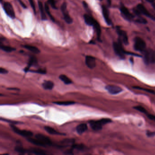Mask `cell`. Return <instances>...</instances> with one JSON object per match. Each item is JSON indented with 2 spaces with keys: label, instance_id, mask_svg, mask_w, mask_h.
Listing matches in <instances>:
<instances>
[{
  "label": "cell",
  "instance_id": "3",
  "mask_svg": "<svg viewBox=\"0 0 155 155\" xmlns=\"http://www.w3.org/2000/svg\"><path fill=\"white\" fill-rule=\"evenodd\" d=\"M144 61L146 64L153 63L155 62V53L152 50H146L144 53Z\"/></svg>",
  "mask_w": 155,
  "mask_h": 155
},
{
  "label": "cell",
  "instance_id": "25",
  "mask_svg": "<svg viewBox=\"0 0 155 155\" xmlns=\"http://www.w3.org/2000/svg\"><path fill=\"white\" fill-rule=\"evenodd\" d=\"M45 7V11H46V13L47 14V15L50 17V19L53 21H55V19L53 17V16L51 15V14L50 12V9H49V5H48L47 3H45V7Z\"/></svg>",
  "mask_w": 155,
  "mask_h": 155
},
{
  "label": "cell",
  "instance_id": "31",
  "mask_svg": "<svg viewBox=\"0 0 155 155\" xmlns=\"http://www.w3.org/2000/svg\"><path fill=\"white\" fill-rule=\"evenodd\" d=\"M133 88L135 89H138V90H143L144 91H146V92H148L149 93H150L154 94L155 92L152 91V90H151L150 89H146V88H141L140 87H133Z\"/></svg>",
  "mask_w": 155,
  "mask_h": 155
},
{
  "label": "cell",
  "instance_id": "38",
  "mask_svg": "<svg viewBox=\"0 0 155 155\" xmlns=\"http://www.w3.org/2000/svg\"><path fill=\"white\" fill-rule=\"evenodd\" d=\"M32 72H36V73H40V74H45L46 73V71L44 70H37V71H33Z\"/></svg>",
  "mask_w": 155,
  "mask_h": 155
},
{
  "label": "cell",
  "instance_id": "29",
  "mask_svg": "<svg viewBox=\"0 0 155 155\" xmlns=\"http://www.w3.org/2000/svg\"><path fill=\"white\" fill-rule=\"evenodd\" d=\"M134 108L136 110H137V111H138L140 112H141L142 113L147 114V111H146V110L143 107H142L141 106H136V107H134Z\"/></svg>",
  "mask_w": 155,
  "mask_h": 155
},
{
  "label": "cell",
  "instance_id": "5",
  "mask_svg": "<svg viewBox=\"0 0 155 155\" xmlns=\"http://www.w3.org/2000/svg\"><path fill=\"white\" fill-rule=\"evenodd\" d=\"M3 9L5 12L12 19L15 18V13L14 8L12 4L8 2H6L3 4Z\"/></svg>",
  "mask_w": 155,
  "mask_h": 155
},
{
  "label": "cell",
  "instance_id": "14",
  "mask_svg": "<svg viewBox=\"0 0 155 155\" xmlns=\"http://www.w3.org/2000/svg\"><path fill=\"white\" fill-rule=\"evenodd\" d=\"M121 12L124 17L128 20H131L132 19V18H133V16H132V14H131L128 10L125 7H121Z\"/></svg>",
  "mask_w": 155,
  "mask_h": 155
},
{
  "label": "cell",
  "instance_id": "36",
  "mask_svg": "<svg viewBox=\"0 0 155 155\" xmlns=\"http://www.w3.org/2000/svg\"><path fill=\"white\" fill-rule=\"evenodd\" d=\"M146 135L149 137H154L155 136V132H151L148 131L146 132Z\"/></svg>",
  "mask_w": 155,
  "mask_h": 155
},
{
  "label": "cell",
  "instance_id": "1",
  "mask_svg": "<svg viewBox=\"0 0 155 155\" xmlns=\"http://www.w3.org/2000/svg\"><path fill=\"white\" fill-rule=\"evenodd\" d=\"M112 121L110 119L104 118L98 121H90V125L92 129L95 131L100 130L102 128V126Z\"/></svg>",
  "mask_w": 155,
  "mask_h": 155
},
{
  "label": "cell",
  "instance_id": "7",
  "mask_svg": "<svg viewBox=\"0 0 155 155\" xmlns=\"http://www.w3.org/2000/svg\"><path fill=\"white\" fill-rule=\"evenodd\" d=\"M66 8L67 7H66V3H63L61 6V10L64 16V20L66 21V23L68 24H71L72 23L73 21L71 16H70L68 12L66 9Z\"/></svg>",
  "mask_w": 155,
  "mask_h": 155
},
{
  "label": "cell",
  "instance_id": "15",
  "mask_svg": "<svg viewBox=\"0 0 155 155\" xmlns=\"http://www.w3.org/2000/svg\"><path fill=\"white\" fill-rule=\"evenodd\" d=\"M84 18L86 23L87 25L90 26L93 25L94 23L96 22V20H95L92 17L87 14H85L84 16Z\"/></svg>",
  "mask_w": 155,
  "mask_h": 155
},
{
  "label": "cell",
  "instance_id": "30",
  "mask_svg": "<svg viewBox=\"0 0 155 155\" xmlns=\"http://www.w3.org/2000/svg\"><path fill=\"white\" fill-rule=\"evenodd\" d=\"M15 150H16L17 152L21 153V154H24L27 152L26 151V150H25L23 147H22L21 146H16L15 148Z\"/></svg>",
  "mask_w": 155,
  "mask_h": 155
},
{
  "label": "cell",
  "instance_id": "24",
  "mask_svg": "<svg viewBox=\"0 0 155 155\" xmlns=\"http://www.w3.org/2000/svg\"><path fill=\"white\" fill-rule=\"evenodd\" d=\"M37 61L36 58H35L34 57H32V58L30 59V61H29V64H28V66L27 67H26V68L25 69L24 71H25V72H27L28 71H29V68H30V67L31 66H32V65H33L34 64H37Z\"/></svg>",
  "mask_w": 155,
  "mask_h": 155
},
{
  "label": "cell",
  "instance_id": "34",
  "mask_svg": "<svg viewBox=\"0 0 155 155\" xmlns=\"http://www.w3.org/2000/svg\"><path fill=\"white\" fill-rule=\"evenodd\" d=\"M73 147L74 148H75L78 150H82V149H83L84 148V146L82 145H74L73 146Z\"/></svg>",
  "mask_w": 155,
  "mask_h": 155
},
{
  "label": "cell",
  "instance_id": "13",
  "mask_svg": "<svg viewBox=\"0 0 155 155\" xmlns=\"http://www.w3.org/2000/svg\"><path fill=\"white\" fill-rule=\"evenodd\" d=\"M117 33L119 37H121V40L123 41V43L125 45H128L129 43V41H128L127 35L126 34V32L123 30H118Z\"/></svg>",
  "mask_w": 155,
  "mask_h": 155
},
{
  "label": "cell",
  "instance_id": "27",
  "mask_svg": "<svg viewBox=\"0 0 155 155\" xmlns=\"http://www.w3.org/2000/svg\"><path fill=\"white\" fill-rule=\"evenodd\" d=\"M29 152L34 153L35 154H37V155H44V154H45V153L44 152V151L41 150V149H33Z\"/></svg>",
  "mask_w": 155,
  "mask_h": 155
},
{
  "label": "cell",
  "instance_id": "22",
  "mask_svg": "<svg viewBox=\"0 0 155 155\" xmlns=\"http://www.w3.org/2000/svg\"><path fill=\"white\" fill-rule=\"evenodd\" d=\"M28 140L31 143L33 144L34 145H37V146H45V145L42 142H41L38 139H37V138L33 139V138H28Z\"/></svg>",
  "mask_w": 155,
  "mask_h": 155
},
{
  "label": "cell",
  "instance_id": "42",
  "mask_svg": "<svg viewBox=\"0 0 155 155\" xmlns=\"http://www.w3.org/2000/svg\"><path fill=\"white\" fill-rule=\"evenodd\" d=\"M107 2H108V3L109 5H111V0H107Z\"/></svg>",
  "mask_w": 155,
  "mask_h": 155
},
{
  "label": "cell",
  "instance_id": "23",
  "mask_svg": "<svg viewBox=\"0 0 155 155\" xmlns=\"http://www.w3.org/2000/svg\"><path fill=\"white\" fill-rule=\"evenodd\" d=\"M93 26L96 30V34H97L98 38H99L100 37V34H101V29H100V24L97 21H96Z\"/></svg>",
  "mask_w": 155,
  "mask_h": 155
},
{
  "label": "cell",
  "instance_id": "41",
  "mask_svg": "<svg viewBox=\"0 0 155 155\" xmlns=\"http://www.w3.org/2000/svg\"><path fill=\"white\" fill-rule=\"evenodd\" d=\"M8 89H10V90H19L18 89H16V88H8Z\"/></svg>",
  "mask_w": 155,
  "mask_h": 155
},
{
  "label": "cell",
  "instance_id": "17",
  "mask_svg": "<svg viewBox=\"0 0 155 155\" xmlns=\"http://www.w3.org/2000/svg\"><path fill=\"white\" fill-rule=\"evenodd\" d=\"M87 129V126L86 124L82 123L78 125L76 127V130L79 134H82L85 132Z\"/></svg>",
  "mask_w": 155,
  "mask_h": 155
},
{
  "label": "cell",
  "instance_id": "21",
  "mask_svg": "<svg viewBox=\"0 0 155 155\" xmlns=\"http://www.w3.org/2000/svg\"><path fill=\"white\" fill-rule=\"evenodd\" d=\"M59 79L64 82L65 84H71L72 83V81L70 78H69L66 75H60Z\"/></svg>",
  "mask_w": 155,
  "mask_h": 155
},
{
  "label": "cell",
  "instance_id": "40",
  "mask_svg": "<svg viewBox=\"0 0 155 155\" xmlns=\"http://www.w3.org/2000/svg\"><path fill=\"white\" fill-rule=\"evenodd\" d=\"M18 1L19 2V3H20V4H21V6L22 7L24 8H27V7H26V6H25V4L24 3L22 2V1H21V0H18Z\"/></svg>",
  "mask_w": 155,
  "mask_h": 155
},
{
  "label": "cell",
  "instance_id": "6",
  "mask_svg": "<svg viewBox=\"0 0 155 155\" xmlns=\"http://www.w3.org/2000/svg\"><path fill=\"white\" fill-rule=\"evenodd\" d=\"M11 127L12 128V130L14 131V132H16L17 134L21 135V136L24 137H29L32 136L33 135V133L30 131H25V130H20L18 128L16 127V126L13 125H11Z\"/></svg>",
  "mask_w": 155,
  "mask_h": 155
},
{
  "label": "cell",
  "instance_id": "32",
  "mask_svg": "<svg viewBox=\"0 0 155 155\" xmlns=\"http://www.w3.org/2000/svg\"><path fill=\"white\" fill-rule=\"evenodd\" d=\"M48 3L50 4V6L53 7V8L57 9V7H56L55 3V0H48Z\"/></svg>",
  "mask_w": 155,
  "mask_h": 155
},
{
  "label": "cell",
  "instance_id": "39",
  "mask_svg": "<svg viewBox=\"0 0 155 155\" xmlns=\"http://www.w3.org/2000/svg\"><path fill=\"white\" fill-rule=\"evenodd\" d=\"M147 116H148V118L150 119V120L155 121V116H153L152 115H150V114H147Z\"/></svg>",
  "mask_w": 155,
  "mask_h": 155
},
{
  "label": "cell",
  "instance_id": "16",
  "mask_svg": "<svg viewBox=\"0 0 155 155\" xmlns=\"http://www.w3.org/2000/svg\"><path fill=\"white\" fill-rule=\"evenodd\" d=\"M38 7H39V9L40 11V13H41V19L42 20H46V14H45V7L44 8L43 5L42 3H41V2H38Z\"/></svg>",
  "mask_w": 155,
  "mask_h": 155
},
{
  "label": "cell",
  "instance_id": "35",
  "mask_svg": "<svg viewBox=\"0 0 155 155\" xmlns=\"http://www.w3.org/2000/svg\"><path fill=\"white\" fill-rule=\"evenodd\" d=\"M29 3H30V4L31 7H32V9L34 11V12H35V13H36V8H35V6L34 3L33 2V0H28Z\"/></svg>",
  "mask_w": 155,
  "mask_h": 155
},
{
  "label": "cell",
  "instance_id": "20",
  "mask_svg": "<svg viewBox=\"0 0 155 155\" xmlns=\"http://www.w3.org/2000/svg\"><path fill=\"white\" fill-rule=\"evenodd\" d=\"M45 130H46V132L49 133V134L52 135H64L61 133H60L59 132H57V131H56V130L53 129V128L51 127L50 126H46L44 127Z\"/></svg>",
  "mask_w": 155,
  "mask_h": 155
},
{
  "label": "cell",
  "instance_id": "10",
  "mask_svg": "<svg viewBox=\"0 0 155 155\" xmlns=\"http://www.w3.org/2000/svg\"><path fill=\"white\" fill-rule=\"evenodd\" d=\"M36 138L38 139L40 141L46 145H50L51 144V140L48 137H46L43 135L38 134L36 135Z\"/></svg>",
  "mask_w": 155,
  "mask_h": 155
},
{
  "label": "cell",
  "instance_id": "4",
  "mask_svg": "<svg viewBox=\"0 0 155 155\" xmlns=\"http://www.w3.org/2000/svg\"><path fill=\"white\" fill-rule=\"evenodd\" d=\"M134 48L135 50L138 51H143L146 48V44L143 39L137 37L135 39Z\"/></svg>",
  "mask_w": 155,
  "mask_h": 155
},
{
  "label": "cell",
  "instance_id": "12",
  "mask_svg": "<svg viewBox=\"0 0 155 155\" xmlns=\"http://www.w3.org/2000/svg\"><path fill=\"white\" fill-rule=\"evenodd\" d=\"M102 11L103 16L106 23H107L108 25H111L112 21L109 18L108 11L105 6H103L102 7Z\"/></svg>",
  "mask_w": 155,
  "mask_h": 155
},
{
  "label": "cell",
  "instance_id": "43",
  "mask_svg": "<svg viewBox=\"0 0 155 155\" xmlns=\"http://www.w3.org/2000/svg\"><path fill=\"white\" fill-rule=\"evenodd\" d=\"M153 6L154 8L155 9V4H153Z\"/></svg>",
  "mask_w": 155,
  "mask_h": 155
},
{
  "label": "cell",
  "instance_id": "18",
  "mask_svg": "<svg viewBox=\"0 0 155 155\" xmlns=\"http://www.w3.org/2000/svg\"><path fill=\"white\" fill-rule=\"evenodd\" d=\"M23 46L24 48L28 49V50H30L31 52L34 53L35 54H38L40 53V50H39V49L34 46L26 45Z\"/></svg>",
  "mask_w": 155,
  "mask_h": 155
},
{
  "label": "cell",
  "instance_id": "33",
  "mask_svg": "<svg viewBox=\"0 0 155 155\" xmlns=\"http://www.w3.org/2000/svg\"><path fill=\"white\" fill-rule=\"evenodd\" d=\"M136 21L138 23H142V24H146L147 22V21L145 19L141 17L137 19Z\"/></svg>",
  "mask_w": 155,
  "mask_h": 155
},
{
  "label": "cell",
  "instance_id": "37",
  "mask_svg": "<svg viewBox=\"0 0 155 155\" xmlns=\"http://www.w3.org/2000/svg\"><path fill=\"white\" fill-rule=\"evenodd\" d=\"M0 73L1 74H6L8 73V71L7 70H6L5 69L1 68V69H0Z\"/></svg>",
  "mask_w": 155,
  "mask_h": 155
},
{
  "label": "cell",
  "instance_id": "8",
  "mask_svg": "<svg viewBox=\"0 0 155 155\" xmlns=\"http://www.w3.org/2000/svg\"><path fill=\"white\" fill-rule=\"evenodd\" d=\"M106 89L109 93L112 95H116L122 91V89L120 87L114 85L107 86L106 87Z\"/></svg>",
  "mask_w": 155,
  "mask_h": 155
},
{
  "label": "cell",
  "instance_id": "2",
  "mask_svg": "<svg viewBox=\"0 0 155 155\" xmlns=\"http://www.w3.org/2000/svg\"><path fill=\"white\" fill-rule=\"evenodd\" d=\"M114 51L116 55L120 57L121 59H124L125 58V51L124 50L122 46L121 42L119 41L118 42H114L113 44Z\"/></svg>",
  "mask_w": 155,
  "mask_h": 155
},
{
  "label": "cell",
  "instance_id": "11",
  "mask_svg": "<svg viewBox=\"0 0 155 155\" xmlns=\"http://www.w3.org/2000/svg\"><path fill=\"white\" fill-rule=\"evenodd\" d=\"M137 10L139 12L140 14H143L146 16L153 18L152 16L150 14V13L148 12L146 7H145L143 5L141 4H138L137 6Z\"/></svg>",
  "mask_w": 155,
  "mask_h": 155
},
{
  "label": "cell",
  "instance_id": "19",
  "mask_svg": "<svg viewBox=\"0 0 155 155\" xmlns=\"http://www.w3.org/2000/svg\"><path fill=\"white\" fill-rule=\"evenodd\" d=\"M54 84L53 82L51 81H45L42 84V87L46 90H51L53 88Z\"/></svg>",
  "mask_w": 155,
  "mask_h": 155
},
{
  "label": "cell",
  "instance_id": "28",
  "mask_svg": "<svg viewBox=\"0 0 155 155\" xmlns=\"http://www.w3.org/2000/svg\"><path fill=\"white\" fill-rule=\"evenodd\" d=\"M54 104L57 105H62V106H69V105H73L75 103L73 101H60V102H55Z\"/></svg>",
  "mask_w": 155,
  "mask_h": 155
},
{
  "label": "cell",
  "instance_id": "9",
  "mask_svg": "<svg viewBox=\"0 0 155 155\" xmlns=\"http://www.w3.org/2000/svg\"><path fill=\"white\" fill-rule=\"evenodd\" d=\"M85 62L87 66H88L89 68L93 69L96 66V59L95 58L92 56H87L86 57Z\"/></svg>",
  "mask_w": 155,
  "mask_h": 155
},
{
  "label": "cell",
  "instance_id": "26",
  "mask_svg": "<svg viewBox=\"0 0 155 155\" xmlns=\"http://www.w3.org/2000/svg\"><path fill=\"white\" fill-rule=\"evenodd\" d=\"M1 49L2 50H4L7 53H11V52L16 50L15 48H13V47L8 46H4V45L1 46Z\"/></svg>",
  "mask_w": 155,
  "mask_h": 155
}]
</instances>
